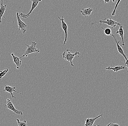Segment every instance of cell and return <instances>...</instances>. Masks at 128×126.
I'll return each mask as SVG.
<instances>
[{"instance_id":"obj_7","label":"cell","mask_w":128,"mask_h":126,"mask_svg":"<svg viewBox=\"0 0 128 126\" xmlns=\"http://www.w3.org/2000/svg\"><path fill=\"white\" fill-rule=\"evenodd\" d=\"M16 17L17 19L18 23L19 31L21 30L23 33H25L26 31V29L25 28L27 27V25L21 19L20 15L18 12H16Z\"/></svg>"},{"instance_id":"obj_3","label":"cell","mask_w":128,"mask_h":126,"mask_svg":"<svg viewBox=\"0 0 128 126\" xmlns=\"http://www.w3.org/2000/svg\"><path fill=\"white\" fill-rule=\"evenodd\" d=\"M4 107L11 110L14 112L13 114H18V115H23V113L21 111H18L16 109L15 106L14 105L10 99H8L7 100L6 104L4 106Z\"/></svg>"},{"instance_id":"obj_15","label":"cell","mask_w":128,"mask_h":126,"mask_svg":"<svg viewBox=\"0 0 128 126\" xmlns=\"http://www.w3.org/2000/svg\"><path fill=\"white\" fill-rule=\"evenodd\" d=\"M126 69V67L125 65L122 66V65H119V66H116V67H112L110 66H108V67L106 68V70H113L114 72H117L120 70H122V69Z\"/></svg>"},{"instance_id":"obj_16","label":"cell","mask_w":128,"mask_h":126,"mask_svg":"<svg viewBox=\"0 0 128 126\" xmlns=\"http://www.w3.org/2000/svg\"><path fill=\"white\" fill-rule=\"evenodd\" d=\"M102 28L104 30V33L106 35L108 36H112L113 35V34H112V30L110 28H106V29L104 28L103 27H102Z\"/></svg>"},{"instance_id":"obj_2","label":"cell","mask_w":128,"mask_h":126,"mask_svg":"<svg viewBox=\"0 0 128 126\" xmlns=\"http://www.w3.org/2000/svg\"><path fill=\"white\" fill-rule=\"evenodd\" d=\"M37 43L35 42H32L31 45H28L26 44L27 46V49L25 52L24 53L21 57H20V59L22 57H27L28 55L30 53H38L40 52V49L38 48H36V45Z\"/></svg>"},{"instance_id":"obj_18","label":"cell","mask_w":128,"mask_h":126,"mask_svg":"<svg viewBox=\"0 0 128 126\" xmlns=\"http://www.w3.org/2000/svg\"><path fill=\"white\" fill-rule=\"evenodd\" d=\"M8 71V69L7 68H4V71H0V79H1L2 77H4L7 74Z\"/></svg>"},{"instance_id":"obj_22","label":"cell","mask_w":128,"mask_h":126,"mask_svg":"<svg viewBox=\"0 0 128 126\" xmlns=\"http://www.w3.org/2000/svg\"><path fill=\"white\" fill-rule=\"evenodd\" d=\"M104 1L105 3H109V2L110 0H104Z\"/></svg>"},{"instance_id":"obj_23","label":"cell","mask_w":128,"mask_h":126,"mask_svg":"<svg viewBox=\"0 0 128 126\" xmlns=\"http://www.w3.org/2000/svg\"><path fill=\"white\" fill-rule=\"evenodd\" d=\"M112 1L113 2H115V1H116V0H112Z\"/></svg>"},{"instance_id":"obj_21","label":"cell","mask_w":128,"mask_h":126,"mask_svg":"<svg viewBox=\"0 0 128 126\" xmlns=\"http://www.w3.org/2000/svg\"><path fill=\"white\" fill-rule=\"evenodd\" d=\"M125 66H127V67L128 68V59L126 60V61L125 62L124 64Z\"/></svg>"},{"instance_id":"obj_10","label":"cell","mask_w":128,"mask_h":126,"mask_svg":"<svg viewBox=\"0 0 128 126\" xmlns=\"http://www.w3.org/2000/svg\"><path fill=\"white\" fill-rule=\"evenodd\" d=\"M11 55L12 56L14 63L16 64V66L17 69H20V67L22 64V60L20 59V57L16 56L14 55V53H11Z\"/></svg>"},{"instance_id":"obj_4","label":"cell","mask_w":128,"mask_h":126,"mask_svg":"<svg viewBox=\"0 0 128 126\" xmlns=\"http://www.w3.org/2000/svg\"><path fill=\"white\" fill-rule=\"evenodd\" d=\"M99 22L100 23L101 25L102 23L106 24L112 28H115L116 26L121 25V24L114 20L112 18H108L107 17L103 19L100 20H99Z\"/></svg>"},{"instance_id":"obj_19","label":"cell","mask_w":128,"mask_h":126,"mask_svg":"<svg viewBox=\"0 0 128 126\" xmlns=\"http://www.w3.org/2000/svg\"><path fill=\"white\" fill-rule=\"evenodd\" d=\"M122 0H118L117 2L116 3V5L115 6V8H114V9L113 11L112 12V16H114L116 15V9L117 8L118 6V5L120 3V1H121Z\"/></svg>"},{"instance_id":"obj_25","label":"cell","mask_w":128,"mask_h":126,"mask_svg":"<svg viewBox=\"0 0 128 126\" xmlns=\"http://www.w3.org/2000/svg\"></svg>"},{"instance_id":"obj_17","label":"cell","mask_w":128,"mask_h":126,"mask_svg":"<svg viewBox=\"0 0 128 126\" xmlns=\"http://www.w3.org/2000/svg\"><path fill=\"white\" fill-rule=\"evenodd\" d=\"M16 121L17 122L19 126H28V124H27V120H24L22 122H20L19 119H17Z\"/></svg>"},{"instance_id":"obj_9","label":"cell","mask_w":128,"mask_h":126,"mask_svg":"<svg viewBox=\"0 0 128 126\" xmlns=\"http://www.w3.org/2000/svg\"><path fill=\"white\" fill-rule=\"evenodd\" d=\"M103 115L101 114L100 115L98 116L97 117L95 118H88L85 120V126H92L93 125L94 122H95L96 120L98 119V118H100Z\"/></svg>"},{"instance_id":"obj_12","label":"cell","mask_w":128,"mask_h":126,"mask_svg":"<svg viewBox=\"0 0 128 126\" xmlns=\"http://www.w3.org/2000/svg\"><path fill=\"white\" fill-rule=\"evenodd\" d=\"M7 4L5 5H3V0H2L1 4H0V24L2 22V19L3 17L6 19V18L4 16V14L5 11L6 7H7Z\"/></svg>"},{"instance_id":"obj_13","label":"cell","mask_w":128,"mask_h":126,"mask_svg":"<svg viewBox=\"0 0 128 126\" xmlns=\"http://www.w3.org/2000/svg\"><path fill=\"white\" fill-rule=\"evenodd\" d=\"M93 11V10L92 8H83L81 10L80 12L84 16L88 17V16L91 15L92 12Z\"/></svg>"},{"instance_id":"obj_5","label":"cell","mask_w":128,"mask_h":126,"mask_svg":"<svg viewBox=\"0 0 128 126\" xmlns=\"http://www.w3.org/2000/svg\"><path fill=\"white\" fill-rule=\"evenodd\" d=\"M42 0H32V8L30 9V11L27 14H24V13H21L20 14V16L24 18H28V17L30 16V15L32 13L33 10L36 8V7L38 5L39 2L41 1Z\"/></svg>"},{"instance_id":"obj_24","label":"cell","mask_w":128,"mask_h":126,"mask_svg":"<svg viewBox=\"0 0 128 126\" xmlns=\"http://www.w3.org/2000/svg\"><path fill=\"white\" fill-rule=\"evenodd\" d=\"M31 1H32V0H31Z\"/></svg>"},{"instance_id":"obj_11","label":"cell","mask_w":128,"mask_h":126,"mask_svg":"<svg viewBox=\"0 0 128 126\" xmlns=\"http://www.w3.org/2000/svg\"><path fill=\"white\" fill-rule=\"evenodd\" d=\"M4 88V91H5L9 93L10 94V95H12V98H15V99H16V98L14 96L13 94V92H17L16 91V87H12L10 86H5Z\"/></svg>"},{"instance_id":"obj_6","label":"cell","mask_w":128,"mask_h":126,"mask_svg":"<svg viewBox=\"0 0 128 126\" xmlns=\"http://www.w3.org/2000/svg\"><path fill=\"white\" fill-rule=\"evenodd\" d=\"M58 18L61 21L62 27L64 30L65 33V39L64 41V45H65L66 43V42L68 40V26L67 24L66 23L64 20V16H62L61 18H60V17L58 16Z\"/></svg>"},{"instance_id":"obj_1","label":"cell","mask_w":128,"mask_h":126,"mask_svg":"<svg viewBox=\"0 0 128 126\" xmlns=\"http://www.w3.org/2000/svg\"><path fill=\"white\" fill-rule=\"evenodd\" d=\"M72 50L69 49H66L65 51L64 52L62 53V57L68 63H70V64L72 67H74V65L72 63V60L74 57L76 56H78L79 57L80 53L78 51H76L75 53H72L71 52Z\"/></svg>"},{"instance_id":"obj_8","label":"cell","mask_w":128,"mask_h":126,"mask_svg":"<svg viewBox=\"0 0 128 126\" xmlns=\"http://www.w3.org/2000/svg\"><path fill=\"white\" fill-rule=\"evenodd\" d=\"M112 36L113 37L114 40H115V42H116V44L117 48L118 51V52H119L121 55H122L124 56V58L126 60L128 59V57H127L126 55L125 54V53L124 52V50L122 49L121 46L120 45V44H119V43H120V41H118L117 40L116 38L115 37L114 35H113Z\"/></svg>"},{"instance_id":"obj_26","label":"cell","mask_w":128,"mask_h":126,"mask_svg":"<svg viewBox=\"0 0 128 126\" xmlns=\"http://www.w3.org/2000/svg\"></svg>"},{"instance_id":"obj_14","label":"cell","mask_w":128,"mask_h":126,"mask_svg":"<svg viewBox=\"0 0 128 126\" xmlns=\"http://www.w3.org/2000/svg\"><path fill=\"white\" fill-rule=\"evenodd\" d=\"M116 34H118L121 38L122 40V46H124L125 44L124 43V30L123 29V27L122 26H120V28L118 30L117 29L116 32Z\"/></svg>"},{"instance_id":"obj_20","label":"cell","mask_w":128,"mask_h":126,"mask_svg":"<svg viewBox=\"0 0 128 126\" xmlns=\"http://www.w3.org/2000/svg\"><path fill=\"white\" fill-rule=\"evenodd\" d=\"M108 126H120L119 124L116 123H110L109 124L107 125Z\"/></svg>"}]
</instances>
